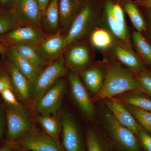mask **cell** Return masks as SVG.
I'll list each match as a JSON object with an SVG mask.
<instances>
[{
  "label": "cell",
  "mask_w": 151,
  "mask_h": 151,
  "mask_svg": "<svg viewBox=\"0 0 151 151\" xmlns=\"http://www.w3.org/2000/svg\"><path fill=\"white\" fill-rule=\"evenodd\" d=\"M103 58L107 62V73L103 88L99 93L92 98L93 104L103 99L115 97L131 90L143 92L134 73L119 63Z\"/></svg>",
  "instance_id": "1"
},
{
  "label": "cell",
  "mask_w": 151,
  "mask_h": 151,
  "mask_svg": "<svg viewBox=\"0 0 151 151\" xmlns=\"http://www.w3.org/2000/svg\"><path fill=\"white\" fill-rule=\"evenodd\" d=\"M104 132L114 151H144L137 137L115 119L105 106L100 111Z\"/></svg>",
  "instance_id": "2"
},
{
  "label": "cell",
  "mask_w": 151,
  "mask_h": 151,
  "mask_svg": "<svg viewBox=\"0 0 151 151\" xmlns=\"http://www.w3.org/2000/svg\"><path fill=\"white\" fill-rule=\"evenodd\" d=\"M102 0H85L83 8L66 36L68 45L89 39L96 28L101 27Z\"/></svg>",
  "instance_id": "3"
},
{
  "label": "cell",
  "mask_w": 151,
  "mask_h": 151,
  "mask_svg": "<svg viewBox=\"0 0 151 151\" xmlns=\"http://www.w3.org/2000/svg\"><path fill=\"white\" fill-rule=\"evenodd\" d=\"M65 69L66 66L62 55L42 70L40 69L35 78L29 83L30 98L34 104L60 77L65 74Z\"/></svg>",
  "instance_id": "4"
},
{
  "label": "cell",
  "mask_w": 151,
  "mask_h": 151,
  "mask_svg": "<svg viewBox=\"0 0 151 151\" xmlns=\"http://www.w3.org/2000/svg\"><path fill=\"white\" fill-rule=\"evenodd\" d=\"M64 53L66 67L78 74L95 60V48L89 39L68 45Z\"/></svg>",
  "instance_id": "5"
},
{
  "label": "cell",
  "mask_w": 151,
  "mask_h": 151,
  "mask_svg": "<svg viewBox=\"0 0 151 151\" xmlns=\"http://www.w3.org/2000/svg\"><path fill=\"white\" fill-rule=\"evenodd\" d=\"M103 57L115 61L136 74L148 69L135 52L132 45L115 40L109 48L101 51Z\"/></svg>",
  "instance_id": "6"
},
{
  "label": "cell",
  "mask_w": 151,
  "mask_h": 151,
  "mask_svg": "<svg viewBox=\"0 0 151 151\" xmlns=\"http://www.w3.org/2000/svg\"><path fill=\"white\" fill-rule=\"evenodd\" d=\"M9 145L24 151H64L44 131L33 127Z\"/></svg>",
  "instance_id": "7"
},
{
  "label": "cell",
  "mask_w": 151,
  "mask_h": 151,
  "mask_svg": "<svg viewBox=\"0 0 151 151\" xmlns=\"http://www.w3.org/2000/svg\"><path fill=\"white\" fill-rule=\"evenodd\" d=\"M65 86L64 80L58 79L35 103V112L41 116L56 115L60 108Z\"/></svg>",
  "instance_id": "8"
},
{
  "label": "cell",
  "mask_w": 151,
  "mask_h": 151,
  "mask_svg": "<svg viewBox=\"0 0 151 151\" xmlns=\"http://www.w3.org/2000/svg\"><path fill=\"white\" fill-rule=\"evenodd\" d=\"M62 146L64 151H86L81 132L72 114L63 113L60 118Z\"/></svg>",
  "instance_id": "9"
},
{
  "label": "cell",
  "mask_w": 151,
  "mask_h": 151,
  "mask_svg": "<svg viewBox=\"0 0 151 151\" xmlns=\"http://www.w3.org/2000/svg\"><path fill=\"white\" fill-rule=\"evenodd\" d=\"M68 79L70 84L71 97L82 114L87 119L93 120L96 112L92 98L83 84L78 74L71 71L68 73Z\"/></svg>",
  "instance_id": "10"
},
{
  "label": "cell",
  "mask_w": 151,
  "mask_h": 151,
  "mask_svg": "<svg viewBox=\"0 0 151 151\" xmlns=\"http://www.w3.org/2000/svg\"><path fill=\"white\" fill-rule=\"evenodd\" d=\"M7 126V139L14 142L32 128V123L24 108L8 107L6 112Z\"/></svg>",
  "instance_id": "11"
},
{
  "label": "cell",
  "mask_w": 151,
  "mask_h": 151,
  "mask_svg": "<svg viewBox=\"0 0 151 151\" xmlns=\"http://www.w3.org/2000/svg\"><path fill=\"white\" fill-rule=\"evenodd\" d=\"M11 11L19 25L40 28L42 11L37 0H18Z\"/></svg>",
  "instance_id": "12"
},
{
  "label": "cell",
  "mask_w": 151,
  "mask_h": 151,
  "mask_svg": "<svg viewBox=\"0 0 151 151\" xmlns=\"http://www.w3.org/2000/svg\"><path fill=\"white\" fill-rule=\"evenodd\" d=\"M107 70V62L103 58L102 60H94L80 73L83 84L94 96L103 88Z\"/></svg>",
  "instance_id": "13"
},
{
  "label": "cell",
  "mask_w": 151,
  "mask_h": 151,
  "mask_svg": "<svg viewBox=\"0 0 151 151\" xmlns=\"http://www.w3.org/2000/svg\"><path fill=\"white\" fill-rule=\"evenodd\" d=\"M85 0H59L60 33L66 36L73 22L81 12Z\"/></svg>",
  "instance_id": "14"
},
{
  "label": "cell",
  "mask_w": 151,
  "mask_h": 151,
  "mask_svg": "<svg viewBox=\"0 0 151 151\" xmlns=\"http://www.w3.org/2000/svg\"><path fill=\"white\" fill-rule=\"evenodd\" d=\"M2 36L7 45L20 42L40 45L46 38L40 28L30 26L17 27Z\"/></svg>",
  "instance_id": "15"
},
{
  "label": "cell",
  "mask_w": 151,
  "mask_h": 151,
  "mask_svg": "<svg viewBox=\"0 0 151 151\" xmlns=\"http://www.w3.org/2000/svg\"><path fill=\"white\" fill-rule=\"evenodd\" d=\"M116 0H102L101 26L110 32L116 40L132 45L131 38L124 35L119 28L114 13Z\"/></svg>",
  "instance_id": "16"
},
{
  "label": "cell",
  "mask_w": 151,
  "mask_h": 151,
  "mask_svg": "<svg viewBox=\"0 0 151 151\" xmlns=\"http://www.w3.org/2000/svg\"><path fill=\"white\" fill-rule=\"evenodd\" d=\"M104 100L105 106L111 111L116 120L137 136L139 125L124 103L116 97L106 98Z\"/></svg>",
  "instance_id": "17"
},
{
  "label": "cell",
  "mask_w": 151,
  "mask_h": 151,
  "mask_svg": "<svg viewBox=\"0 0 151 151\" xmlns=\"http://www.w3.org/2000/svg\"><path fill=\"white\" fill-rule=\"evenodd\" d=\"M42 54L47 60L55 59L61 56L68 46L66 36L60 31L46 37L39 45Z\"/></svg>",
  "instance_id": "18"
},
{
  "label": "cell",
  "mask_w": 151,
  "mask_h": 151,
  "mask_svg": "<svg viewBox=\"0 0 151 151\" xmlns=\"http://www.w3.org/2000/svg\"><path fill=\"white\" fill-rule=\"evenodd\" d=\"M10 45L14 46L19 54L37 68L40 69L48 62V60L42 54L39 45L20 42Z\"/></svg>",
  "instance_id": "19"
},
{
  "label": "cell",
  "mask_w": 151,
  "mask_h": 151,
  "mask_svg": "<svg viewBox=\"0 0 151 151\" xmlns=\"http://www.w3.org/2000/svg\"><path fill=\"white\" fill-rule=\"evenodd\" d=\"M8 63L13 91L15 92L22 100L24 101L28 100L30 98L29 81L12 63L9 60Z\"/></svg>",
  "instance_id": "20"
},
{
  "label": "cell",
  "mask_w": 151,
  "mask_h": 151,
  "mask_svg": "<svg viewBox=\"0 0 151 151\" xmlns=\"http://www.w3.org/2000/svg\"><path fill=\"white\" fill-rule=\"evenodd\" d=\"M5 50L8 60L16 66L20 72L27 78L29 83L34 79L40 69L32 65L20 55L12 45H7Z\"/></svg>",
  "instance_id": "21"
},
{
  "label": "cell",
  "mask_w": 151,
  "mask_h": 151,
  "mask_svg": "<svg viewBox=\"0 0 151 151\" xmlns=\"http://www.w3.org/2000/svg\"><path fill=\"white\" fill-rule=\"evenodd\" d=\"M132 46L146 68L151 71V44L142 34L132 29L131 33Z\"/></svg>",
  "instance_id": "22"
},
{
  "label": "cell",
  "mask_w": 151,
  "mask_h": 151,
  "mask_svg": "<svg viewBox=\"0 0 151 151\" xmlns=\"http://www.w3.org/2000/svg\"><path fill=\"white\" fill-rule=\"evenodd\" d=\"M86 151H114L105 133L89 128L86 134Z\"/></svg>",
  "instance_id": "23"
},
{
  "label": "cell",
  "mask_w": 151,
  "mask_h": 151,
  "mask_svg": "<svg viewBox=\"0 0 151 151\" xmlns=\"http://www.w3.org/2000/svg\"><path fill=\"white\" fill-rule=\"evenodd\" d=\"M43 27L47 32H57L59 27V0H50L42 14Z\"/></svg>",
  "instance_id": "24"
},
{
  "label": "cell",
  "mask_w": 151,
  "mask_h": 151,
  "mask_svg": "<svg viewBox=\"0 0 151 151\" xmlns=\"http://www.w3.org/2000/svg\"><path fill=\"white\" fill-rule=\"evenodd\" d=\"M115 97L126 105L151 112V98L142 91L131 90Z\"/></svg>",
  "instance_id": "25"
},
{
  "label": "cell",
  "mask_w": 151,
  "mask_h": 151,
  "mask_svg": "<svg viewBox=\"0 0 151 151\" xmlns=\"http://www.w3.org/2000/svg\"><path fill=\"white\" fill-rule=\"evenodd\" d=\"M122 6L127 13L135 30L143 33L146 30L145 21L138 7L131 0H122Z\"/></svg>",
  "instance_id": "26"
},
{
  "label": "cell",
  "mask_w": 151,
  "mask_h": 151,
  "mask_svg": "<svg viewBox=\"0 0 151 151\" xmlns=\"http://www.w3.org/2000/svg\"><path fill=\"white\" fill-rule=\"evenodd\" d=\"M35 120L42 127L44 131L63 149L59 140L60 134L61 132V125L57 118L52 116L37 115L35 117Z\"/></svg>",
  "instance_id": "27"
},
{
  "label": "cell",
  "mask_w": 151,
  "mask_h": 151,
  "mask_svg": "<svg viewBox=\"0 0 151 151\" xmlns=\"http://www.w3.org/2000/svg\"><path fill=\"white\" fill-rule=\"evenodd\" d=\"M89 39L94 48L101 51L109 48L116 40L110 32L102 27L95 29L89 35Z\"/></svg>",
  "instance_id": "28"
},
{
  "label": "cell",
  "mask_w": 151,
  "mask_h": 151,
  "mask_svg": "<svg viewBox=\"0 0 151 151\" xmlns=\"http://www.w3.org/2000/svg\"><path fill=\"white\" fill-rule=\"evenodd\" d=\"M141 128L151 135V112L124 104Z\"/></svg>",
  "instance_id": "29"
},
{
  "label": "cell",
  "mask_w": 151,
  "mask_h": 151,
  "mask_svg": "<svg viewBox=\"0 0 151 151\" xmlns=\"http://www.w3.org/2000/svg\"><path fill=\"white\" fill-rule=\"evenodd\" d=\"M19 25L11 9L0 8V36L16 28Z\"/></svg>",
  "instance_id": "30"
},
{
  "label": "cell",
  "mask_w": 151,
  "mask_h": 151,
  "mask_svg": "<svg viewBox=\"0 0 151 151\" xmlns=\"http://www.w3.org/2000/svg\"><path fill=\"white\" fill-rule=\"evenodd\" d=\"M134 75L143 92L151 98V71L147 69Z\"/></svg>",
  "instance_id": "31"
},
{
  "label": "cell",
  "mask_w": 151,
  "mask_h": 151,
  "mask_svg": "<svg viewBox=\"0 0 151 151\" xmlns=\"http://www.w3.org/2000/svg\"><path fill=\"white\" fill-rule=\"evenodd\" d=\"M3 100L9 107L21 109L24 108L17 100L12 88H7L0 93Z\"/></svg>",
  "instance_id": "32"
},
{
  "label": "cell",
  "mask_w": 151,
  "mask_h": 151,
  "mask_svg": "<svg viewBox=\"0 0 151 151\" xmlns=\"http://www.w3.org/2000/svg\"><path fill=\"white\" fill-rule=\"evenodd\" d=\"M144 151H151V135L140 127L137 135Z\"/></svg>",
  "instance_id": "33"
},
{
  "label": "cell",
  "mask_w": 151,
  "mask_h": 151,
  "mask_svg": "<svg viewBox=\"0 0 151 151\" xmlns=\"http://www.w3.org/2000/svg\"><path fill=\"white\" fill-rule=\"evenodd\" d=\"M143 9L145 13V16L143 17L146 22V30L142 34L151 44V9Z\"/></svg>",
  "instance_id": "34"
},
{
  "label": "cell",
  "mask_w": 151,
  "mask_h": 151,
  "mask_svg": "<svg viewBox=\"0 0 151 151\" xmlns=\"http://www.w3.org/2000/svg\"><path fill=\"white\" fill-rule=\"evenodd\" d=\"M9 88L12 89L9 72V73L6 71L0 72V93L5 89Z\"/></svg>",
  "instance_id": "35"
},
{
  "label": "cell",
  "mask_w": 151,
  "mask_h": 151,
  "mask_svg": "<svg viewBox=\"0 0 151 151\" xmlns=\"http://www.w3.org/2000/svg\"><path fill=\"white\" fill-rule=\"evenodd\" d=\"M6 123V114H5L2 107L0 105V141L4 132Z\"/></svg>",
  "instance_id": "36"
},
{
  "label": "cell",
  "mask_w": 151,
  "mask_h": 151,
  "mask_svg": "<svg viewBox=\"0 0 151 151\" xmlns=\"http://www.w3.org/2000/svg\"><path fill=\"white\" fill-rule=\"evenodd\" d=\"M18 0H0V8L7 9H12Z\"/></svg>",
  "instance_id": "37"
},
{
  "label": "cell",
  "mask_w": 151,
  "mask_h": 151,
  "mask_svg": "<svg viewBox=\"0 0 151 151\" xmlns=\"http://www.w3.org/2000/svg\"><path fill=\"white\" fill-rule=\"evenodd\" d=\"M133 1L138 7L151 9V0H136Z\"/></svg>",
  "instance_id": "38"
},
{
  "label": "cell",
  "mask_w": 151,
  "mask_h": 151,
  "mask_svg": "<svg viewBox=\"0 0 151 151\" xmlns=\"http://www.w3.org/2000/svg\"><path fill=\"white\" fill-rule=\"evenodd\" d=\"M37 1L42 14V12L46 8L50 0H37Z\"/></svg>",
  "instance_id": "39"
},
{
  "label": "cell",
  "mask_w": 151,
  "mask_h": 151,
  "mask_svg": "<svg viewBox=\"0 0 151 151\" xmlns=\"http://www.w3.org/2000/svg\"><path fill=\"white\" fill-rule=\"evenodd\" d=\"M12 148L10 145H8L0 149V151H12Z\"/></svg>",
  "instance_id": "40"
},
{
  "label": "cell",
  "mask_w": 151,
  "mask_h": 151,
  "mask_svg": "<svg viewBox=\"0 0 151 151\" xmlns=\"http://www.w3.org/2000/svg\"><path fill=\"white\" fill-rule=\"evenodd\" d=\"M2 47V46L0 44V52H1V51Z\"/></svg>",
  "instance_id": "41"
},
{
  "label": "cell",
  "mask_w": 151,
  "mask_h": 151,
  "mask_svg": "<svg viewBox=\"0 0 151 151\" xmlns=\"http://www.w3.org/2000/svg\"><path fill=\"white\" fill-rule=\"evenodd\" d=\"M117 1H121V0H117Z\"/></svg>",
  "instance_id": "42"
}]
</instances>
